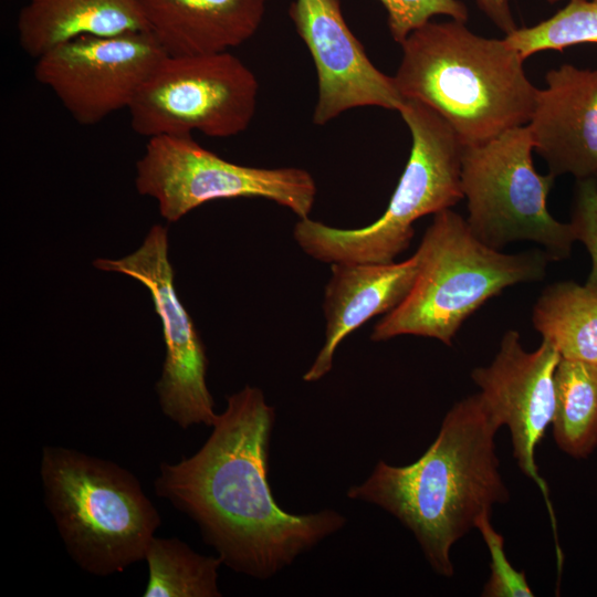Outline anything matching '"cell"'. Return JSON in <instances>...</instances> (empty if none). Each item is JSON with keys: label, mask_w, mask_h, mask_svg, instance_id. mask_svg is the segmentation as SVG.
I'll return each mask as SVG.
<instances>
[{"label": "cell", "mask_w": 597, "mask_h": 597, "mask_svg": "<svg viewBox=\"0 0 597 597\" xmlns=\"http://www.w3.org/2000/svg\"><path fill=\"white\" fill-rule=\"evenodd\" d=\"M419 273L405 301L374 327V342L399 335L436 338L451 346L463 322L505 287L545 277V250H494L451 209L434 214L417 250Z\"/></svg>", "instance_id": "cell-4"}, {"label": "cell", "mask_w": 597, "mask_h": 597, "mask_svg": "<svg viewBox=\"0 0 597 597\" xmlns=\"http://www.w3.org/2000/svg\"><path fill=\"white\" fill-rule=\"evenodd\" d=\"M274 420L263 391L244 386L227 398L202 447L160 463L154 481L157 496L198 525L222 564L259 579L290 566L346 523L334 510L292 514L276 503L268 481Z\"/></svg>", "instance_id": "cell-1"}, {"label": "cell", "mask_w": 597, "mask_h": 597, "mask_svg": "<svg viewBox=\"0 0 597 597\" xmlns=\"http://www.w3.org/2000/svg\"><path fill=\"white\" fill-rule=\"evenodd\" d=\"M554 379L555 443L573 458H587L597 447V364L561 358Z\"/></svg>", "instance_id": "cell-19"}, {"label": "cell", "mask_w": 597, "mask_h": 597, "mask_svg": "<svg viewBox=\"0 0 597 597\" xmlns=\"http://www.w3.org/2000/svg\"><path fill=\"white\" fill-rule=\"evenodd\" d=\"M575 239L582 241L591 258V271L585 286L597 295V188L593 178L577 180L572 221Z\"/></svg>", "instance_id": "cell-24"}, {"label": "cell", "mask_w": 597, "mask_h": 597, "mask_svg": "<svg viewBox=\"0 0 597 597\" xmlns=\"http://www.w3.org/2000/svg\"><path fill=\"white\" fill-rule=\"evenodd\" d=\"M144 597H220L219 556L195 552L177 537L154 536L147 547Z\"/></svg>", "instance_id": "cell-20"}, {"label": "cell", "mask_w": 597, "mask_h": 597, "mask_svg": "<svg viewBox=\"0 0 597 597\" xmlns=\"http://www.w3.org/2000/svg\"><path fill=\"white\" fill-rule=\"evenodd\" d=\"M538 88L527 128L533 148L555 177L597 176V67L565 63Z\"/></svg>", "instance_id": "cell-14"}, {"label": "cell", "mask_w": 597, "mask_h": 597, "mask_svg": "<svg viewBox=\"0 0 597 597\" xmlns=\"http://www.w3.org/2000/svg\"><path fill=\"white\" fill-rule=\"evenodd\" d=\"M44 503L71 558L96 576L145 559L161 521L138 479L117 463L62 446H45Z\"/></svg>", "instance_id": "cell-5"}, {"label": "cell", "mask_w": 597, "mask_h": 597, "mask_svg": "<svg viewBox=\"0 0 597 597\" xmlns=\"http://www.w3.org/2000/svg\"><path fill=\"white\" fill-rule=\"evenodd\" d=\"M398 113L410 130L411 149L386 211L359 229L298 219L293 234L306 254L331 264L391 263L409 247L418 219L451 209L464 198L463 146L449 123L415 100H405Z\"/></svg>", "instance_id": "cell-6"}, {"label": "cell", "mask_w": 597, "mask_h": 597, "mask_svg": "<svg viewBox=\"0 0 597 597\" xmlns=\"http://www.w3.org/2000/svg\"><path fill=\"white\" fill-rule=\"evenodd\" d=\"M499 428L480 392L465 397L447 412L434 441L417 461L404 467L378 461L347 496L397 517L433 570L451 577L453 544L481 514L491 513L493 504L509 501L494 441Z\"/></svg>", "instance_id": "cell-2"}, {"label": "cell", "mask_w": 597, "mask_h": 597, "mask_svg": "<svg viewBox=\"0 0 597 597\" xmlns=\"http://www.w3.org/2000/svg\"><path fill=\"white\" fill-rule=\"evenodd\" d=\"M323 311L325 341L305 381H317L333 367L334 354L343 339L368 320L398 307L412 290L419 273L416 252L400 263H332Z\"/></svg>", "instance_id": "cell-15"}, {"label": "cell", "mask_w": 597, "mask_h": 597, "mask_svg": "<svg viewBox=\"0 0 597 597\" xmlns=\"http://www.w3.org/2000/svg\"><path fill=\"white\" fill-rule=\"evenodd\" d=\"M289 15L316 69L314 124L325 125L356 107L399 112L405 100L394 77L371 63L344 19L341 0H294Z\"/></svg>", "instance_id": "cell-13"}, {"label": "cell", "mask_w": 597, "mask_h": 597, "mask_svg": "<svg viewBox=\"0 0 597 597\" xmlns=\"http://www.w3.org/2000/svg\"><path fill=\"white\" fill-rule=\"evenodd\" d=\"M93 265L133 277L150 294L161 321L166 352L156 384L163 413L184 429L196 425L212 427L218 415L206 383L208 359L200 335L175 289L167 229L155 224L133 253L121 259H97Z\"/></svg>", "instance_id": "cell-10"}, {"label": "cell", "mask_w": 597, "mask_h": 597, "mask_svg": "<svg viewBox=\"0 0 597 597\" xmlns=\"http://www.w3.org/2000/svg\"><path fill=\"white\" fill-rule=\"evenodd\" d=\"M17 29L21 49L35 60L83 35L147 31L136 0H29Z\"/></svg>", "instance_id": "cell-17"}, {"label": "cell", "mask_w": 597, "mask_h": 597, "mask_svg": "<svg viewBox=\"0 0 597 597\" xmlns=\"http://www.w3.org/2000/svg\"><path fill=\"white\" fill-rule=\"evenodd\" d=\"M533 150L526 125L463 147L465 220L474 237L494 250L515 241H533L544 247L552 261L563 260L576 240L574 230L549 213L547 196L556 177L535 170Z\"/></svg>", "instance_id": "cell-7"}, {"label": "cell", "mask_w": 597, "mask_h": 597, "mask_svg": "<svg viewBox=\"0 0 597 597\" xmlns=\"http://www.w3.org/2000/svg\"><path fill=\"white\" fill-rule=\"evenodd\" d=\"M597 188V176L593 178Z\"/></svg>", "instance_id": "cell-27"}, {"label": "cell", "mask_w": 597, "mask_h": 597, "mask_svg": "<svg viewBox=\"0 0 597 597\" xmlns=\"http://www.w3.org/2000/svg\"><path fill=\"white\" fill-rule=\"evenodd\" d=\"M259 83L229 51L165 55L128 107L133 130L148 138L200 132L227 138L244 132Z\"/></svg>", "instance_id": "cell-8"}, {"label": "cell", "mask_w": 597, "mask_h": 597, "mask_svg": "<svg viewBox=\"0 0 597 597\" xmlns=\"http://www.w3.org/2000/svg\"><path fill=\"white\" fill-rule=\"evenodd\" d=\"M523 60L542 51L597 44V0H569L552 17L504 35Z\"/></svg>", "instance_id": "cell-21"}, {"label": "cell", "mask_w": 597, "mask_h": 597, "mask_svg": "<svg viewBox=\"0 0 597 597\" xmlns=\"http://www.w3.org/2000/svg\"><path fill=\"white\" fill-rule=\"evenodd\" d=\"M400 45L392 76L399 94L441 115L463 147L530 122L538 88L525 73V60L504 38L479 35L450 19L427 22Z\"/></svg>", "instance_id": "cell-3"}, {"label": "cell", "mask_w": 597, "mask_h": 597, "mask_svg": "<svg viewBox=\"0 0 597 597\" xmlns=\"http://www.w3.org/2000/svg\"><path fill=\"white\" fill-rule=\"evenodd\" d=\"M546 2L548 3H556V2H559V1H569V0H545Z\"/></svg>", "instance_id": "cell-26"}, {"label": "cell", "mask_w": 597, "mask_h": 597, "mask_svg": "<svg viewBox=\"0 0 597 597\" xmlns=\"http://www.w3.org/2000/svg\"><path fill=\"white\" fill-rule=\"evenodd\" d=\"M561 358L545 339L535 350H525L519 332L510 329L504 333L493 362L471 373L491 417L499 427H509L513 457L520 470L538 485L553 524L548 486L538 473L535 451L553 421L554 377Z\"/></svg>", "instance_id": "cell-12"}, {"label": "cell", "mask_w": 597, "mask_h": 597, "mask_svg": "<svg viewBox=\"0 0 597 597\" xmlns=\"http://www.w3.org/2000/svg\"><path fill=\"white\" fill-rule=\"evenodd\" d=\"M474 527L480 531L491 556V575L481 596L533 597L525 573L516 570L510 564L504 551V537L493 528L490 512L481 514Z\"/></svg>", "instance_id": "cell-23"}, {"label": "cell", "mask_w": 597, "mask_h": 597, "mask_svg": "<svg viewBox=\"0 0 597 597\" xmlns=\"http://www.w3.org/2000/svg\"><path fill=\"white\" fill-rule=\"evenodd\" d=\"M135 185L140 195L157 200L168 222L206 202L240 197L272 200L303 219L317 192L312 175L304 169L238 165L203 148L191 135L148 138L136 163Z\"/></svg>", "instance_id": "cell-9"}, {"label": "cell", "mask_w": 597, "mask_h": 597, "mask_svg": "<svg viewBox=\"0 0 597 597\" xmlns=\"http://www.w3.org/2000/svg\"><path fill=\"white\" fill-rule=\"evenodd\" d=\"M165 55L146 30L83 35L39 56L34 77L54 93L75 122L94 125L128 109Z\"/></svg>", "instance_id": "cell-11"}, {"label": "cell", "mask_w": 597, "mask_h": 597, "mask_svg": "<svg viewBox=\"0 0 597 597\" xmlns=\"http://www.w3.org/2000/svg\"><path fill=\"white\" fill-rule=\"evenodd\" d=\"M167 55L229 51L260 28L266 0H136Z\"/></svg>", "instance_id": "cell-16"}, {"label": "cell", "mask_w": 597, "mask_h": 597, "mask_svg": "<svg viewBox=\"0 0 597 597\" xmlns=\"http://www.w3.org/2000/svg\"><path fill=\"white\" fill-rule=\"evenodd\" d=\"M532 322L562 358L597 364V295L585 285L562 281L545 287Z\"/></svg>", "instance_id": "cell-18"}, {"label": "cell", "mask_w": 597, "mask_h": 597, "mask_svg": "<svg viewBox=\"0 0 597 597\" xmlns=\"http://www.w3.org/2000/svg\"><path fill=\"white\" fill-rule=\"evenodd\" d=\"M387 13V25L392 39L401 43L412 31L444 15L461 22L469 19V10L460 0H379Z\"/></svg>", "instance_id": "cell-22"}, {"label": "cell", "mask_w": 597, "mask_h": 597, "mask_svg": "<svg viewBox=\"0 0 597 597\" xmlns=\"http://www.w3.org/2000/svg\"><path fill=\"white\" fill-rule=\"evenodd\" d=\"M474 2L505 35L519 28L511 8V0H474Z\"/></svg>", "instance_id": "cell-25"}]
</instances>
